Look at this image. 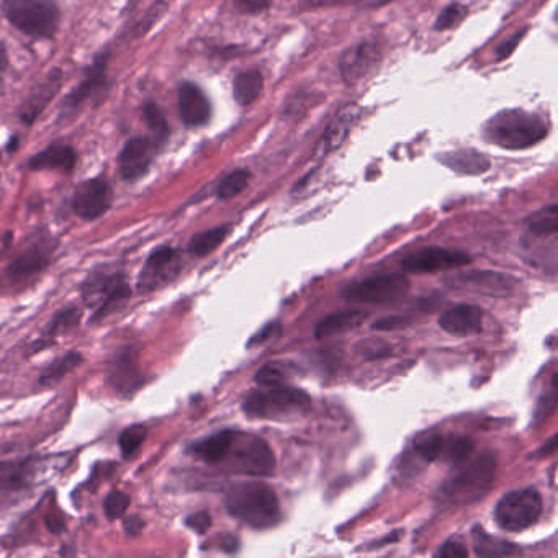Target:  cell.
I'll return each mask as SVG.
<instances>
[{"label":"cell","instance_id":"cell-28","mask_svg":"<svg viewBox=\"0 0 558 558\" xmlns=\"http://www.w3.org/2000/svg\"><path fill=\"white\" fill-rule=\"evenodd\" d=\"M230 230V226L225 225L195 234L194 238L190 239L189 251L192 252L195 257H205L208 256V254H212V252L220 248L223 241L228 238Z\"/></svg>","mask_w":558,"mask_h":558},{"label":"cell","instance_id":"cell-4","mask_svg":"<svg viewBox=\"0 0 558 558\" xmlns=\"http://www.w3.org/2000/svg\"><path fill=\"white\" fill-rule=\"evenodd\" d=\"M495 478V455L488 452L468 462L457 475L449 478L441 488L442 498L454 504L475 503L488 495L491 486L495 485Z\"/></svg>","mask_w":558,"mask_h":558},{"label":"cell","instance_id":"cell-47","mask_svg":"<svg viewBox=\"0 0 558 558\" xmlns=\"http://www.w3.org/2000/svg\"><path fill=\"white\" fill-rule=\"evenodd\" d=\"M526 35V32L516 33L513 38H509L506 43L498 48V59L508 58L509 54L513 53L518 46L519 41H521L522 36Z\"/></svg>","mask_w":558,"mask_h":558},{"label":"cell","instance_id":"cell-1","mask_svg":"<svg viewBox=\"0 0 558 558\" xmlns=\"http://www.w3.org/2000/svg\"><path fill=\"white\" fill-rule=\"evenodd\" d=\"M225 504L233 518L257 531L270 529L280 521L279 498L269 485L257 480L231 486Z\"/></svg>","mask_w":558,"mask_h":558},{"label":"cell","instance_id":"cell-26","mask_svg":"<svg viewBox=\"0 0 558 558\" xmlns=\"http://www.w3.org/2000/svg\"><path fill=\"white\" fill-rule=\"evenodd\" d=\"M473 550L480 557H509L516 555L521 550L508 540L498 539V537L486 534L483 529L475 527L472 532Z\"/></svg>","mask_w":558,"mask_h":558},{"label":"cell","instance_id":"cell-27","mask_svg":"<svg viewBox=\"0 0 558 558\" xmlns=\"http://www.w3.org/2000/svg\"><path fill=\"white\" fill-rule=\"evenodd\" d=\"M262 89H264V77L259 71L241 72L234 77V100L243 107L254 104L262 94Z\"/></svg>","mask_w":558,"mask_h":558},{"label":"cell","instance_id":"cell-37","mask_svg":"<svg viewBox=\"0 0 558 558\" xmlns=\"http://www.w3.org/2000/svg\"><path fill=\"white\" fill-rule=\"evenodd\" d=\"M27 480V464H20V462L0 464V486H5V488H18V486L25 485Z\"/></svg>","mask_w":558,"mask_h":558},{"label":"cell","instance_id":"cell-20","mask_svg":"<svg viewBox=\"0 0 558 558\" xmlns=\"http://www.w3.org/2000/svg\"><path fill=\"white\" fill-rule=\"evenodd\" d=\"M357 117H359V108L356 105H346V107L342 108L341 112L334 117L331 125L328 126L326 133H324L318 151L328 154L334 151V149H338L346 140L347 135H349V131H351L352 126L356 123Z\"/></svg>","mask_w":558,"mask_h":558},{"label":"cell","instance_id":"cell-21","mask_svg":"<svg viewBox=\"0 0 558 558\" xmlns=\"http://www.w3.org/2000/svg\"><path fill=\"white\" fill-rule=\"evenodd\" d=\"M238 431H221L216 432L213 436L197 442L192 446L190 452L197 457V459L207 462V464L218 465L225 460L226 455L230 452L233 446L234 437Z\"/></svg>","mask_w":558,"mask_h":558},{"label":"cell","instance_id":"cell-33","mask_svg":"<svg viewBox=\"0 0 558 558\" xmlns=\"http://www.w3.org/2000/svg\"><path fill=\"white\" fill-rule=\"evenodd\" d=\"M249 179H251V174L246 169H238V171L231 172L218 185V190H216L218 198L230 200V198L241 194L248 187Z\"/></svg>","mask_w":558,"mask_h":558},{"label":"cell","instance_id":"cell-41","mask_svg":"<svg viewBox=\"0 0 558 558\" xmlns=\"http://www.w3.org/2000/svg\"><path fill=\"white\" fill-rule=\"evenodd\" d=\"M128 506H130V496L123 491H112L104 503L105 514L108 519L115 521V519L122 518Z\"/></svg>","mask_w":558,"mask_h":558},{"label":"cell","instance_id":"cell-25","mask_svg":"<svg viewBox=\"0 0 558 558\" xmlns=\"http://www.w3.org/2000/svg\"><path fill=\"white\" fill-rule=\"evenodd\" d=\"M59 82H61V72L54 71L45 82H41L40 87L30 95V99L23 104L22 118L25 123L35 122V118L40 115L41 110L50 102L51 97L56 94Z\"/></svg>","mask_w":558,"mask_h":558},{"label":"cell","instance_id":"cell-7","mask_svg":"<svg viewBox=\"0 0 558 558\" xmlns=\"http://www.w3.org/2000/svg\"><path fill=\"white\" fill-rule=\"evenodd\" d=\"M542 514V496L536 488H521L504 495L495 509L496 524L506 532H522L534 526Z\"/></svg>","mask_w":558,"mask_h":558},{"label":"cell","instance_id":"cell-15","mask_svg":"<svg viewBox=\"0 0 558 558\" xmlns=\"http://www.w3.org/2000/svg\"><path fill=\"white\" fill-rule=\"evenodd\" d=\"M179 112L185 125L202 126L212 117V105L200 87L185 82L179 89Z\"/></svg>","mask_w":558,"mask_h":558},{"label":"cell","instance_id":"cell-38","mask_svg":"<svg viewBox=\"0 0 558 558\" xmlns=\"http://www.w3.org/2000/svg\"><path fill=\"white\" fill-rule=\"evenodd\" d=\"M467 15V5L454 2V4L447 5L446 9L442 10L439 17H437L436 23H434V28L441 30V32L442 30H450V28H455L464 22Z\"/></svg>","mask_w":558,"mask_h":558},{"label":"cell","instance_id":"cell-31","mask_svg":"<svg viewBox=\"0 0 558 558\" xmlns=\"http://www.w3.org/2000/svg\"><path fill=\"white\" fill-rule=\"evenodd\" d=\"M82 364V356L79 352H69L68 356L54 360L50 367H46L41 374V385H53L59 382L64 375H68L71 370L76 369Z\"/></svg>","mask_w":558,"mask_h":558},{"label":"cell","instance_id":"cell-19","mask_svg":"<svg viewBox=\"0 0 558 558\" xmlns=\"http://www.w3.org/2000/svg\"><path fill=\"white\" fill-rule=\"evenodd\" d=\"M107 61V54H100L99 58L95 59L94 64L90 66L89 72H87L86 79L76 89L72 90V94L66 100V108L72 110V108L79 107L82 102H86L97 90L105 86V81H107Z\"/></svg>","mask_w":558,"mask_h":558},{"label":"cell","instance_id":"cell-13","mask_svg":"<svg viewBox=\"0 0 558 558\" xmlns=\"http://www.w3.org/2000/svg\"><path fill=\"white\" fill-rule=\"evenodd\" d=\"M380 46L377 41H360L356 46L344 51L339 61L341 76L347 84L364 79L377 66L380 59Z\"/></svg>","mask_w":558,"mask_h":558},{"label":"cell","instance_id":"cell-23","mask_svg":"<svg viewBox=\"0 0 558 558\" xmlns=\"http://www.w3.org/2000/svg\"><path fill=\"white\" fill-rule=\"evenodd\" d=\"M367 313L360 310H344L334 315H329L316 326L315 336L318 339L331 338L336 334L346 333L357 328L367 320Z\"/></svg>","mask_w":558,"mask_h":558},{"label":"cell","instance_id":"cell-17","mask_svg":"<svg viewBox=\"0 0 558 558\" xmlns=\"http://www.w3.org/2000/svg\"><path fill=\"white\" fill-rule=\"evenodd\" d=\"M51 252H53V244L46 241H38V243L28 246L20 256L15 259L9 266V275L12 279H27L35 272L45 269L50 262Z\"/></svg>","mask_w":558,"mask_h":558},{"label":"cell","instance_id":"cell-39","mask_svg":"<svg viewBox=\"0 0 558 558\" xmlns=\"http://www.w3.org/2000/svg\"><path fill=\"white\" fill-rule=\"evenodd\" d=\"M287 370L280 362H269L256 374L257 385L261 387H275L282 385L287 380Z\"/></svg>","mask_w":558,"mask_h":558},{"label":"cell","instance_id":"cell-32","mask_svg":"<svg viewBox=\"0 0 558 558\" xmlns=\"http://www.w3.org/2000/svg\"><path fill=\"white\" fill-rule=\"evenodd\" d=\"M529 231L536 236H554L558 231V207L550 205V207L540 210L536 215H532L527 221Z\"/></svg>","mask_w":558,"mask_h":558},{"label":"cell","instance_id":"cell-53","mask_svg":"<svg viewBox=\"0 0 558 558\" xmlns=\"http://www.w3.org/2000/svg\"><path fill=\"white\" fill-rule=\"evenodd\" d=\"M383 4H385V2H390V0H382Z\"/></svg>","mask_w":558,"mask_h":558},{"label":"cell","instance_id":"cell-42","mask_svg":"<svg viewBox=\"0 0 558 558\" xmlns=\"http://www.w3.org/2000/svg\"><path fill=\"white\" fill-rule=\"evenodd\" d=\"M185 524L190 529H194L197 534H205L212 527V516L207 511H198L190 514L189 518L185 519Z\"/></svg>","mask_w":558,"mask_h":558},{"label":"cell","instance_id":"cell-35","mask_svg":"<svg viewBox=\"0 0 558 558\" xmlns=\"http://www.w3.org/2000/svg\"><path fill=\"white\" fill-rule=\"evenodd\" d=\"M146 437H148V428L143 426V424H136V426L126 428L120 434V441H118L120 442L123 457L131 459L140 450V447L143 446Z\"/></svg>","mask_w":558,"mask_h":558},{"label":"cell","instance_id":"cell-46","mask_svg":"<svg viewBox=\"0 0 558 558\" xmlns=\"http://www.w3.org/2000/svg\"><path fill=\"white\" fill-rule=\"evenodd\" d=\"M406 320L400 318V316H395V318H383V320H378L374 324V329L377 331H392V329H400L405 326Z\"/></svg>","mask_w":558,"mask_h":558},{"label":"cell","instance_id":"cell-29","mask_svg":"<svg viewBox=\"0 0 558 558\" xmlns=\"http://www.w3.org/2000/svg\"><path fill=\"white\" fill-rule=\"evenodd\" d=\"M473 441L465 436H459V434H450V436H444V444H442L441 459L442 462H447V464L462 465L467 462L468 457L472 455L473 452Z\"/></svg>","mask_w":558,"mask_h":558},{"label":"cell","instance_id":"cell-2","mask_svg":"<svg viewBox=\"0 0 558 558\" xmlns=\"http://www.w3.org/2000/svg\"><path fill=\"white\" fill-rule=\"evenodd\" d=\"M542 118L524 110H504L486 123V140L504 149H526L547 138Z\"/></svg>","mask_w":558,"mask_h":558},{"label":"cell","instance_id":"cell-12","mask_svg":"<svg viewBox=\"0 0 558 558\" xmlns=\"http://www.w3.org/2000/svg\"><path fill=\"white\" fill-rule=\"evenodd\" d=\"M158 148V141L149 138H133L128 141L118 159L123 179L136 180L143 177L153 164Z\"/></svg>","mask_w":558,"mask_h":558},{"label":"cell","instance_id":"cell-14","mask_svg":"<svg viewBox=\"0 0 558 558\" xmlns=\"http://www.w3.org/2000/svg\"><path fill=\"white\" fill-rule=\"evenodd\" d=\"M179 269V252L172 248H161L148 257L138 280L140 292H153L154 288L174 279Z\"/></svg>","mask_w":558,"mask_h":558},{"label":"cell","instance_id":"cell-16","mask_svg":"<svg viewBox=\"0 0 558 558\" xmlns=\"http://www.w3.org/2000/svg\"><path fill=\"white\" fill-rule=\"evenodd\" d=\"M439 326L452 336H473L483 328V310L473 305H457L442 313Z\"/></svg>","mask_w":558,"mask_h":558},{"label":"cell","instance_id":"cell-6","mask_svg":"<svg viewBox=\"0 0 558 558\" xmlns=\"http://www.w3.org/2000/svg\"><path fill=\"white\" fill-rule=\"evenodd\" d=\"M221 464L231 472L254 478L272 477L275 472V455L261 437L236 432L233 446Z\"/></svg>","mask_w":558,"mask_h":558},{"label":"cell","instance_id":"cell-24","mask_svg":"<svg viewBox=\"0 0 558 558\" xmlns=\"http://www.w3.org/2000/svg\"><path fill=\"white\" fill-rule=\"evenodd\" d=\"M441 162L452 171L459 172V174H468V176H478V174H483L490 169V161L483 154L472 151V149H462V151L444 154V156H441Z\"/></svg>","mask_w":558,"mask_h":558},{"label":"cell","instance_id":"cell-48","mask_svg":"<svg viewBox=\"0 0 558 558\" xmlns=\"http://www.w3.org/2000/svg\"><path fill=\"white\" fill-rule=\"evenodd\" d=\"M46 527L50 529L51 534H61L66 527V522L59 514L51 513L46 516Z\"/></svg>","mask_w":558,"mask_h":558},{"label":"cell","instance_id":"cell-43","mask_svg":"<svg viewBox=\"0 0 558 558\" xmlns=\"http://www.w3.org/2000/svg\"><path fill=\"white\" fill-rule=\"evenodd\" d=\"M437 555L444 558H465L468 555V550L459 540H447L446 544L442 545L441 550L437 552Z\"/></svg>","mask_w":558,"mask_h":558},{"label":"cell","instance_id":"cell-10","mask_svg":"<svg viewBox=\"0 0 558 558\" xmlns=\"http://www.w3.org/2000/svg\"><path fill=\"white\" fill-rule=\"evenodd\" d=\"M112 187L104 179H89L77 185L72 208L84 220H97L108 212L112 205Z\"/></svg>","mask_w":558,"mask_h":558},{"label":"cell","instance_id":"cell-9","mask_svg":"<svg viewBox=\"0 0 558 558\" xmlns=\"http://www.w3.org/2000/svg\"><path fill=\"white\" fill-rule=\"evenodd\" d=\"M470 262L472 259L465 252L444 248H424L405 257L401 267L411 274H426V272H439V270L460 269Z\"/></svg>","mask_w":558,"mask_h":558},{"label":"cell","instance_id":"cell-36","mask_svg":"<svg viewBox=\"0 0 558 558\" xmlns=\"http://www.w3.org/2000/svg\"><path fill=\"white\" fill-rule=\"evenodd\" d=\"M444 434H424L414 441V449L428 462H436L441 459Z\"/></svg>","mask_w":558,"mask_h":558},{"label":"cell","instance_id":"cell-18","mask_svg":"<svg viewBox=\"0 0 558 558\" xmlns=\"http://www.w3.org/2000/svg\"><path fill=\"white\" fill-rule=\"evenodd\" d=\"M77 154L69 144H51L45 151L35 154L30 161L32 171L71 172L76 166Z\"/></svg>","mask_w":558,"mask_h":558},{"label":"cell","instance_id":"cell-11","mask_svg":"<svg viewBox=\"0 0 558 558\" xmlns=\"http://www.w3.org/2000/svg\"><path fill=\"white\" fill-rule=\"evenodd\" d=\"M450 282H452V287L482 293V295H493V297L509 295L518 284V280L513 277L500 274V272H491V270L464 272V274L455 275Z\"/></svg>","mask_w":558,"mask_h":558},{"label":"cell","instance_id":"cell-45","mask_svg":"<svg viewBox=\"0 0 558 558\" xmlns=\"http://www.w3.org/2000/svg\"><path fill=\"white\" fill-rule=\"evenodd\" d=\"M282 331V326L279 323H269L267 326L259 331V333L254 334V338L249 341V346H254V344H262L266 342L267 339L274 338L277 334Z\"/></svg>","mask_w":558,"mask_h":558},{"label":"cell","instance_id":"cell-8","mask_svg":"<svg viewBox=\"0 0 558 558\" xmlns=\"http://www.w3.org/2000/svg\"><path fill=\"white\" fill-rule=\"evenodd\" d=\"M410 292V280L405 275L392 274L370 277L349 284L342 290V297L352 302L390 303L405 297Z\"/></svg>","mask_w":558,"mask_h":558},{"label":"cell","instance_id":"cell-30","mask_svg":"<svg viewBox=\"0 0 558 558\" xmlns=\"http://www.w3.org/2000/svg\"><path fill=\"white\" fill-rule=\"evenodd\" d=\"M130 297L131 288L128 287L125 280L118 277V279L115 280V284L108 290L102 303H100L99 310L95 313L94 320H102L105 316H110L112 313H115V311L122 310L125 303L130 300Z\"/></svg>","mask_w":558,"mask_h":558},{"label":"cell","instance_id":"cell-51","mask_svg":"<svg viewBox=\"0 0 558 558\" xmlns=\"http://www.w3.org/2000/svg\"><path fill=\"white\" fill-rule=\"evenodd\" d=\"M5 69H7V53H5L4 45L0 41V76L4 74Z\"/></svg>","mask_w":558,"mask_h":558},{"label":"cell","instance_id":"cell-22","mask_svg":"<svg viewBox=\"0 0 558 558\" xmlns=\"http://www.w3.org/2000/svg\"><path fill=\"white\" fill-rule=\"evenodd\" d=\"M110 383L117 388L118 392L131 395L133 390L140 385V372L138 364L130 351L118 354L117 359L112 362L110 369Z\"/></svg>","mask_w":558,"mask_h":558},{"label":"cell","instance_id":"cell-40","mask_svg":"<svg viewBox=\"0 0 558 558\" xmlns=\"http://www.w3.org/2000/svg\"><path fill=\"white\" fill-rule=\"evenodd\" d=\"M81 318L82 313L77 310V308H69V310L59 313V315L54 318L53 323H51V336H58V334L71 331L72 328H76L77 324L81 323Z\"/></svg>","mask_w":558,"mask_h":558},{"label":"cell","instance_id":"cell-52","mask_svg":"<svg viewBox=\"0 0 558 558\" xmlns=\"http://www.w3.org/2000/svg\"><path fill=\"white\" fill-rule=\"evenodd\" d=\"M306 2H308V4L310 5H313V7H316V5L336 4L338 0H306Z\"/></svg>","mask_w":558,"mask_h":558},{"label":"cell","instance_id":"cell-3","mask_svg":"<svg viewBox=\"0 0 558 558\" xmlns=\"http://www.w3.org/2000/svg\"><path fill=\"white\" fill-rule=\"evenodd\" d=\"M311 408L310 396L300 388L285 383L275 387H262L244 400L243 410L249 418L284 421L303 416Z\"/></svg>","mask_w":558,"mask_h":558},{"label":"cell","instance_id":"cell-50","mask_svg":"<svg viewBox=\"0 0 558 558\" xmlns=\"http://www.w3.org/2000/svg\"><path fill=\"white\" fill-rule=\"evenodd\" d=\"M223 549H225L226 552H236V550L239 549L238 539L233 536L226 537L225 542H223Z\"/></svg>","mask_w":558,"mask_h":558},{"label":"cell","instance_id":"cell-49","mask_svg":"<svg viewBox=\"0 0 558 558\" xmlns=\"http://www.w3.org/2000/svg\"><path fill=\"white\" fill-rule=\"evenodd\" d=\"M143 527L144 521L143 519H140V516H131V518H128L125 521V531L128 532L130 536H138Z\"/></svg>","mask_w":558,"mask_h":558},{"label":"cell","instance_id":"cell-34","mask_svg":"<svg viewBox=\"0 0 558 558\" xmlns=\"http://www.w3.org/2000/svg\"><path fill=\"white\" fill-rule=\"evenodd\" d=\"M143 113L149 130L153 131L154 140L158 141L159 144L164 143L169 138V131L171 130H169V125H167L166 117H164L161 108L153 102H149V104L144 105Z\"/></svg>","mask_w":558,"mask_h":558},{"label":"cell","instance_id":"cell-5","mask_svg":"<svg viewBox=\"0 0 558 558\" xmlns=\"http://www.w3.org/2000/svg\"><path fill=\"white\" fill-rule=\"evenodd\" d=\"M5 17L25 35L53 38L58 32L59 14L56 0H4Z\"/></svg>","mask_w":558,"mask_h":558},{"label":"cell","instance_id":"cell-44","mask_svg":"<svg viewBox=\"0 0 558 558\" xmlns=\"http://www.w3.org/2000/svg\"><path fill=\"white\" fill-rule=\"evenodd\" d=\"M234 4L244 14H261L269 9L270 0H234Z\"/></svg>","mask_w":558,"mask_h":558}]
</instances>
